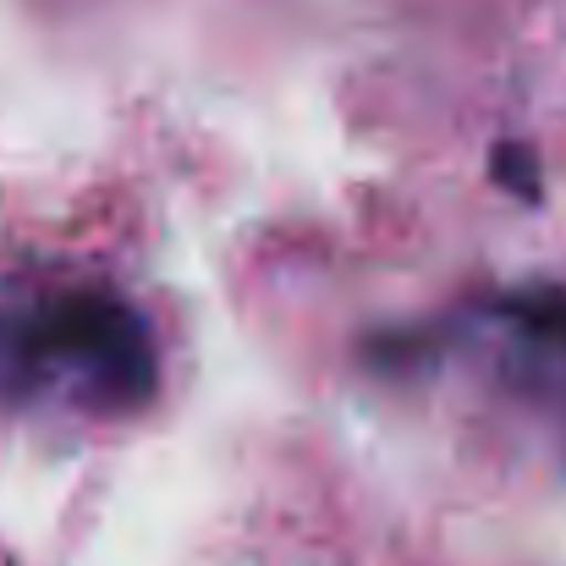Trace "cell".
Segmentation results:
<instances>
[{
    "mask_svg": "<svg viewBox=\"0 0 566 566\" xmlns=\"http://www.w3.org/2000/svg\"><path fill=\"white\" fill-rule=\"evenodd\" d=\"M155 375L144 325L99 292L0 303V396L133 407Z\"/></svg>",
    "mask_w": 566,
    "mask_h": 566,
    "instance_id": "1",
    "label": "cell"
}]
</instances>
